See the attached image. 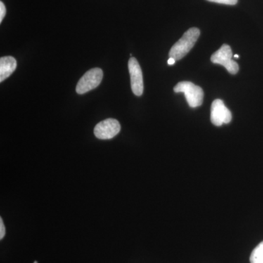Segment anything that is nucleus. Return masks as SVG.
Here are the masks:
<instances>
[{
	"instance_id": "nucleus-1",
	"label": "nucleus",
	"mask_w": 263,
	"mask_h": 263,
	"mask_svg": "<svg viewBox=\"0 0 263 263\" xmlns=\"http://www.w3.org/2000/svg\"><path fill=\"white\" fill-rule=\"evenodd\" d=\"M200 34V29L195 27L189 29L183 34L182 37L171 48L169 52L170 58H174L176 61H179L186 56L195 46Z\"/></svg>"
},
{
	"instance_id": "nucleus-2",
	"label": "nucleus",
	"mask_w": 263,
	"mask_h": 263,
	"mask_svg": "<svg viewBox=\"0 0 263 263\" xmlns=\"http://www.w3.org/2000/svg\"><path fill=\"white\" fill-rule=\"evenodd\" d=\"M176 93L183 92L191 108L200 106L203 102V90L190 81H181L174 87Z\"/></svg>"
},
{
	"instance_id": "nucleus-3",
	"label": "nucleus",
	"mask_w": 263,
	"mask_h": 263,
	"mask_svg": "<svg viewBox=\"0 0 263 263\" xmlns=\"http://www.w3.org/2000/svg\"><path fill=\"white\" fill-rule=\"evenodd\" d=\"M103 78V72L101 69L93 68L86 72L79 80L76 86V92L84 95L91 90L98 87Z\"/></svg>"
},
{
	"instance_id": "nucleus-4",
	"label": "nucleus",
	"mask_w": 263,
	"mask_h": 263,
	"mask_svg": "<svg viewBox=\"0 0 263 263\" xmlns=\"http://www.w3.org/2000/svg\"><path fill=\"white\" fill-rule=\"evenodd\" d=\"M233 52L228 45L224 44L217 51L213 53L211 61L214 64L224 66L226 70L232 75H235L239 70V66L237 62L232 60Z\"/></svg>"
},
{
	"instance_id": "nucleus-5",
	"label": "nucleus",
	"mask_w": 263,
	"mask_h": 263,
	"mask_svg": "<svg viewBox=\"0 0 263 263\" xmlns=\"http://www.w3.org/2000/svg\"><path fill=\"white\" fill-rule=\"evenodd\" d=\"M121 125L117 119H107L97 124L95 128V136L99 139L109 140L119 134Z\"/></svg>"
},
{
	"instance_id": "nucleus-6",
	"label": "nucleus",
	"mask_w": 263,
	"mask_h": 263,
	"mask_svg": "<svg viewBox=\"0 0 263 263\" xmlns=\"http://www.w3.org/2000/svg\"><path fill=\"white\" fill-rule=\"evenodd\" d=\"M232 120V114L227 108L222 100H214L211 108V121L216 127H220L223 124H229Z\"/></svg>"
},
{
	"instance_id": "nucleus-7",
	"label": "nucleus",
	"mask_w": 263,
	"mask_h": 263,
	"mask_svg": "<svg viewBox=\"0 0 263 263\" xmlns=\"http://www.w3.org/2000/svg\"><path fill=\"white\" fill-rule=\"evenodd\" d=\"M128 69L130 75L131 88L136 96H141L143 92V73L141 66L136 58L131 57L128 62Z\"/></svg>"
},
{
	"instance_id": "nucleus-8",
	"label": "nucleus",
	"mask_w": 263,
	"mask_h": 263,
	"mask_svg": "<svg viewBox=\"0 0 263 263\" xmlns=\"http://www.w3.org/2000/svg\"><path fill=\"white\" fill-rule=\"evenodd\" d=\"M17 62L12 57H4L0 59V82L8 79L16 69Z\"/></svg>"
},
{
	"instance_id": "nucleus-9",
	"label": "nucleus",
	"mask_w": 263,
	"mask_h": 263,
	"mask_svg": "<svg viewBox=\"0 0 263 263\" xmlns=\"http://www.w3.org/2000/svg\"><path fill=\"white\" fill-rule=\"evenodd\" d=\"M251 263H263V241L257 246L250 257Z\"/></svg>"
},
{
	"instance_id": "nucleus-10",
	"label": "nucleus",
	"mask_w": 263,
	"mask_h": 263,
	"mask_svg": "<svg viewBox=\"0 0 263 263\" xmlns=\"http://www.w3.org/2000/svg\"><path fill=\"white\" fill-rule=\"evenodd\" d=\"M212 3H219V4L234 5L237 4L238 0H207Z\"/></svg>"
},
{
	"instance_id": "nucleus-11",
	"label": "nucleus",
	"mask_w": 263,
	"mask_h": 263,
	"mask_svg": "<svg viewBox=\"0 0 263 263\" xmlns=\"http://www.w3.org/2000/svg\"><path fill=\"white\" fill-rule=\"evenodd\" d=\"M5 14H6V8H5L4 3L3 2H0V22H3Z\"/></svg>"
},
{
	"instance_id": "nucleus-12",
	"label": "nucleus",
	"mask_w": 263,
	"mask_h": 263,
	"mask_svg": "<svg viewBox=\"0 0 263 263\" xmlns=\"http://www.w3.org/2000/svg\"><path fill=\"white\" fill-rule=\"evenodd\" d=\"M5 234V228L4 224H3V219H0V239L4 238Z\"/></svg>"
},
{
	"instance_id": "nucleus-13",
	"label": "nucleus",
	"mask_w": 263,
	"mask_h": 263,
	"mask_svg": "<svg viewBox=\"0 0 263 263\" xmlns=\"http://www.w3.org/2000/svg\"><path fill=\"white\" fill-rule=\"evenodd\" d=\"M176 62V60H175L174 58H169L167 64H168L169 65H174Z\"/></svg>"
},
{
	"instance_id": "nucleus-14",
	"label": "nucleus",
	"mask_w": 263,
	"mask_h": 263,
	"mask_svg": "<svg viewBox=\"0 0 263 263\" xmlns=\"http://www.w3.org/2000/svg\"><path fill=\"white\" fill-rule=\"evenodd\" d=\"M234 57H235V58H236V59L239 58V56H238V55H237V54L235 55Z\"/></svg>"
}]
</instances>
